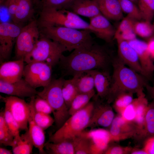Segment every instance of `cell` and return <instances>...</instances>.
Returning a JSON list of instances; mask_svg holds the SVG:
<instances>
[{
    "label": "cell",
    "mask_w": 154,
    "mask_h": 154,
    "mask_svg": "<svg viewBox=\"0 0 154 154\" xmlns=\"http://www.w3.org/2000/svg\"><path fill=\"white\" fill-rule=\"evenodd\" d=\"M105 46L94 43L90 47L74 50L69 55L61 56L59 63L65 75L95 69L107 70L113 58Z\"/></svg>",
    "instance_id": "obj_1"
},
{
    "label": "cell",
    "mask_w": 154,
    "mask_h": 154,
    "mask_svg": "<svg viewBox=\"0 0 154 154\" xmlns=\"http://www.w3.org/2000/svg\"><path fill=\"white\" fill-rule=\"evenodd\" d=\"M111 64L113 72L110 88L106 98L108 103H113L122 93L131 92L137 96L144 93L143 88L148 84L145 77L126 66L117 56L113 58Z\"/></svg>",
    "instance_id": "obj_2"
},
{
    "label": "cell",
    "mask_w": 154,
    "mask_h": 154,
    "mask_svg": "<svg viewBox=\"0 0 154 154\" xmlns=\"http://www.w3.org/2000/svg\"><path fill=\"white\" fill-rule=\"evenodd\" d=\"M40 35L56 41L64 46L67 51L88 47L95 43L87 30H78L74 29L57 26L39 28Z\"/></svg>",
    "instance_id": "obj_3"
},
{
    "label": "cell",
    "mask_w": 154,
    "mask_h": 154,
    "mask_svg": "<svg viewBox=\"0 0 154 154\" xmlns=\"http://www.w3.org/2000/svg\"><path fill=\"white\" fill-rule=\"evenodd\" d=\"M94 105L90 102L84 108L69 117L63 125L49 137L48 141L57 143L71 140L87 128Z\"/></svg>",
    "instance_id": "obj_4"
},
{
    "label": "cell",
    "mask_w": 154,
    "mask_h": 154,
    "mask_svg": "<svg viewBox=\"0 0 154 154\" xmlns=\"http://www.w3.org/2000/svg\"><path fill=\"white\" fill-rule=\"evenodd\" d=\"M37 21L39 28L57 26L77 29L87 30L92 33L94 30L90 23L78 15L66 9H41Z\"/></svg>",
    "instance_id": "obj_5"
},
{
    "label": "cell",
    "mask_w": 154,
    "mask_h": 154,
    "mask_svg": "<svg viewBox=\"0 0 154 154\" xmlns=\"http://www.w3.org/2000/svg\"><path fill=\"white\" fill-rule=\"evenodd\" d=\"M64 79L60 78L52 80L43 90L38 92L37 95L45 99L52 110L54 123L58 129L70 116L62 92Z\"/></svg>",
    "instance_id": "obj_6"
},
{
    "label": "cell",
    "mask_w": 154,
    "mask_h": 154,
    "mask_svg": "<svg viewBox=\"0 0 154 154\" xmlns=\"http://www.w3.org/2000/svg\"><path fill=\"white\" fill-rule=\"evenodd\" d=\"M66 51L63 45L40 35L33 50L25 57L24 60L27 64L40 62L52 67L59 63L63 53Z\"/></svg>",
    "instance_id": "obj_7"
},
{
    "label": "cell",
    "mask_w": 154,
    "mask_h": 154,
    "mask_svg": "<svg viewBox=\"0 0 154 154\" xmlns=\"http://www.w3.org/2000/svg\"><path fill=\"white\" fill-rule=\"evenodd\" d=\"M40 35L37 21L36 20L32 21L22 27L15 42L16 60L24 59L33 50Z\"/></svg>",
    "instance_id": "obj_8"
},
{
    "label": "cell",
    "mask_w": 154,
    "mask_h": 154,
    "mask_svg": "<svg viewBox=\"0 0 154 154\" xmlns=\"http://www.w3.org/2000/svg\"><path fill=\"white\" fill-rule=\"evenodd\" d=\"M52 68L44 62H31L25 66L23 76L27 82L34 88L44 87L52 80Z\"/></svg>",
    "instance_id": "obj_9"
},
{
    "label": "cell",
    "mask_w": 154,
    "mask_h": 154,
    "mask_svg": "<svg viewBox=\"0 0 154 154\" xmlns=\"http://www.w3.org/2000/svg\"><path fill=\"white\" fill-rule=\"evenodd\" d=\"M22 27L14 23H0V62H5L10 57L17 37Z\"/></svg>",
    "instance_id": "obj_10"
},
{
    "label": "cell",
    "mask_w": 154,
    "mask_h": 154,
    "mask_svg": "<svg viewBox=\"0 0 154 154\" xmlns=\"http://www.w3.org/2000/svg\"><path fill=\"white\" fill-rule=\"evenodd\" d=\"M0 99L18 123L20 129L25 131L28 130V122L30 114L29 103L20 98L12 96L5 97L0 96Z\"/></svg>",
    "instance_id": "obj_11"
},
{
    "label": "cell",
    "mask_w": 154,
    "mask_h": 154,
    "mask_svg": "<svg viewBox=\"0 0 154 154\" xmlns=\"http://www.w3.org/2000/svg\"><path fill=\"white\" fill-rule=\"evenodd\" d=\"M108 130L112 141H119L136 137L138 129L135 124L118 114L115 116Z\"/></svg>",
    "instance_id": "obj_12"
},
{
    "label": "cell",
    "mask_w": 154,
    "mask_h": 154,
    "mask_svg": "<svg viewBox=\"0 0 154 154\" xmlns=\"http://www.w3.org/2000/svg\"><path fill=\"white\" fill-rule=\"evenodd\" d=\"M94 108L87 127H109L115 115L110 104L103 102L95 97Z\"/></svg>",
    "instance_id": "obj_13"
},
{
    "label": "cell",
    "mask_w": 154,
    "mask_h": 154,
    "mask_svg": "<svg viewBox=\"0 0 154 154\" xmlns=\"http://www.w3.org/2000/svg\"><path fill=\"white\" fill-rule=\"evenodd\" d=\"M127 42L137 53L143 75L147 80L150 79L154 72V63L148 49L147 42L136 38Z\"/></svg>",
    "instance_id": "obj_14"
},
{
    "label": "cell",
    "mask_w": 154,
    "mask_h": 154,
    "mask_svg": "<svg viewBox=\"0 0 154 154\" xmlns=\"http://www.w3.org/2000/svg\"><path fill=\"white\" fill-rule=\"evenodd\" d=\"M0 92L21 98L36 96L38 91L29 84L24 79L21 78L13 82L0 80Z\"/></svg>",
    "instance_id": "obj_15"
},
{
    "label": "cell",
    "mask_w": 154,
    "mask_h": 154,
    "mask_svg": "<svg viewBox=\"0 0 154 154\" xmlns=\"http://www.w3.org/2000/svg\"><path fill=\"white\" fill-rule=\"evenodd\" d=\"M116 40L118 57L126 66L143 75L138 56L134 49L127 41Z\"/></svg>",
    "instance_id": "obj_16"
},
{
    "label": "cell",
    "mask_w": 154,
    "mask_h": 154,
    "mask_svg": "<svg viewBox=\"0 0 154 154\" xmlns=\"http://www.w3.org/2000/svg\"><path fill=\"white\" fill-rule=\"evenodd\" d=\"M24 59L5 61L1 63L0 80L8 82L19 80L23 76Z\"/></svg>",
    "instance_id": "obj_17"
},
{
    "label": "cell",
    "mask_w": 154,
    "mask_h": 154,
    "mask_svg": "<svg viewBox=\"0 0 154 154\" xmlns=\"http://www.w3.org/2000/svg\"><path fill=\"white\" fill-rule=\"evenodd\" d=\"M90 26L96 32V36L108 43H111L116 31L109 19L102 14L90 18Z\"/></svg>",
    "instance_id": "obj_18"
},
{
    "label": "cell",
    "mask_w": 154,
    "mask_h": 154,
    "mask_svg": "<svg viewBox=\"0 0 154 154\" xmlns=\"http://www.w3.org/2000/svg\"><path fill=\"white\" fill-rule=\"evenodd\" d=\"M86 132L90 141L91 154H104L111 142L108 130L100 129Z\"/></svg>",
    "instance_id": "obj_19"
},
{
    "label": "cell",
    "mask_w": 154,
    "mask_h": 154,
    "mask_svg": "<svg viewBox=\"0 0 154 154\" xmlns=\"http://www.w3.org/2000/svg\"><path fill=\"white\" fill-rule=\"evenodd\" d=\"M89 71L94 78L96 96L101 99L106 98L110 87L112 75L107 70L95 69Z\"/></svg>",
    "instance_id": "obj_20"
},
{
    "label": "cell",
    "mask_w": 154,
    "mask_h": 154,
    "mask_svg": "<svg viewBox=\"0 0 154 154\" xmlns=\"http://www.w3.org/2000/svg\"><path fill=\"white\" fill-rule=\"evenodd\" d=\"M68 9L77 15L90 18L102 14L95 0H74Z\"/></svg>",
    "instance_id": "obj_21"
},
{
    "label": "cell",
    "mask_w": 154,
    "mask_h": 154,
    "mask_svg": "<svg viewBox=\"0 0 154 154\" xmlns=\"http://www.w3.org/2000/svg\"><path fill=\"white\" fill-rule=\"evenodd\" d=\"M29 106L30 114L28 120V130L29 134L33 141L34 146L38 150L39 153L46 154V152L44 149L45 143L44 131L35 121L32 110L30 105Z\"/></svg>",
    "instance_id": "obj_22"
},
{
    "label": "cell",
    "mask_w": 154,
    "mask_h": 154,
    "mask_svg": "<svg viewBox=\"0 0 154 154\" xmlns=\"http://www.w3.org/2000/svg\"><path fill=\"white\" fill-rule=\"evenodd\" d=\"M102 14L108 19L118 21L123 17L118 0H95Z\"/></svg>",
    "instance_id": "obj_23"
},
{
    "label": "cell",
    "mask_w": 154,
    "mask_h": 154,
    "mask_svg": "<svg viewBox=\"0 0 154 154\" xmlns=\"http://www.w3.org/2000/svg\"><path fill=\"white\" fill-rule=\"evenodd\" d=\"M137 96V98H134L131 102L134 108L135 114L133 122L136 125L138 129L137 136L142 128L149 104L144 93Z\"/></svg>",
    "instance_id": "obj_24"
},
{
    "label": "cell",
    "mask_w": 154,
    "mask_h": 154,
    "mask_svg": "<svg viewBox=\"0 0 154 154\" xmlns=\"http://www.w3.org/2000/svg\"><path fill=\"white\" fill-rule=\"evenodd\" d=\"M34 145L28 130L24 134L14 137L12 145L14 154H30L33 153Z\"/></svg>",
    "instance_id": "obj_25"
},
{
    "label": "cell",
    "mask_w": 154,
    "mask_h": 154,
    "mask_svg": "<svg viewBox=\"0 0 154 154\" xmlns=\"http://www.w3.org/2000/svg\"><path fill=\"white\" fill-rule=\"evenodd\" d=\"M33 4L32 0H18V7L13 23L20 25L31 19L34 13Z\"/></svg>",
    "instance_id": "obj_26"
},
{
    "label": "cell",
    "mask_w": 154,
    "mask_h": 154,
    "mask_svg": "<svg viewBox=\"0 0 154 154\" xmlns=\"http://www.w3.org/2000/svg\"><path fill=\"white\" fill-rule=\"evenodd\" d=\"M154 135V100L149 103L142 128L136 137L138 140L145 139Z\"/></svg>",
    "instance_id": "obj_27"
},
{
    "label": "cell",
    "mask_w": 154,
    "mask_h": 154,
    "mask_svg": "<svg viewBox=\"0 0 154 154\" xmlns=\"http://www.w3.org/2000/svg\"><path fill=\"white\" fill-rule=\"evenodd\" d=\"M73 78L79 93H87L95 91L94 78L89 71L77 74Z\"/></svg>",
    "instance_id": "obj_28"
},
{
    "label": "cell",
    "mask_w": 154,
    "mask_h": 154,
    "mask_svg": "<svg viewBox=\"0 0 154 154\" xmlns=\"http://www.w3.org/2000/svg\"><path fill=\"white\" fill-rule=\"evenodd\" d=\"M46 153L50 154H75L71 140H66L57 143L47 141L45 143L44 148Z\"/></svg>",
    "instance_id": "obj_29"
},
{
    "label": "cell",
    "mask_w": 154,
    "mask_h": 154,
    "mask_svg": "<svg viewBox=\"0 0 154 154\" xmlns=\"http://www.w3.org/2000/svg\"><path fill=\"white\" fill-rule=\"evenodd\" d=\"M75 154H91V143L84 131L72 140Z\"/></svg>",
    "instance_id": "obj_30"
},
{
    "label": "cell",
    "mask_w": 154,
    "mask_h": 154,
    "mask_svg": "<svg viewBox=\"0 0 154 154\" xmlns=\"http://www.w3.org/2000/svg\"><path fill=\"white\" fill-rule=\"evenodd\" d=\"M63 96L69 110L73 100L79 93L74 78L65 80L64 79L62 88Z\"/></svg>",
    "instance_id": "obj_31"
},
{
    "label": "cell",
    "mask_w": 154,
    "mask_h": 154,
    "mask_svg": "<svg viewBox=\"0 0 154 154\" xmlns=\"http://www.w3.org/2000/svg\"><path fill=\"white\" fill-rule=\"evenodd\" d=\"M95 94V91L87 93H78L73 100L68 110L70 115L85 107Z\"/></svg>",
    "instance_id": "obj_32"
},
{
    "label": "cell",
    "mask_w": 154,
    "mask_h": 154,
    "mask_svg": "<svg viewBox=\"0 0 154 154\" xmlns=\"http://www.w3.org/2000/svg\"><path fill=\"white\" fill-rule=\"evenodd\" d=\"M33 96L31 98L29 104L32 110L34 120L36 123L44 131L52 125L54 123V118L50 114L36 111L33 105Z\"/></svg>",
    "instance_id": "obj_33"
},
{
    "label": "cell",
    "mask_w": 154,
    "mask_h": 154,
    "mask_svg": "<svg viewBox=\"0 0 154 154\" xmlns=\"http://www.w3.org/2000/svg\"><path fill=\"white\" fill-rule=\"evenodd\" d=\"M133 93L124 92L118 95L113 102V107L115 111L121 115L125 108L134 99Z\"/></svg>",
    "instance_id": "obj_34"
},
{
    "label": "cell",
    "mask_w": 154,
    "mask_h": 154,
    "mask_svg": "<svg viewBox=\"0 0 154 154\" xmlns=\"http://www.w3.org/2000/svg\"><path fill=\"white\" fill-rule=\"evenodd\" d=\"M123 12L132 19L140 21L142 19V15L138 7L129 0H118Z\"/></svg>",
    "instance_id": "obj_35"
},
{
    "label": "cell",
    "mask_w": 154,
    "mask_h": 154,
    "mask_svg": "<svg viewBox=\"0 0 154 154\" xmlns=\"http://www.w3.org/2000/svg\"><path fill=\"white\" fill-rule=\"evenodd\" d=\"M133 29L136 35L148 39L153 35V24L148 21H135Z\"/></svg>",
    "instance_id": "obj_36"
},
{
    "label": "cell",
    "mask_w": 154,
    "mask_h": 154,
    "mask_svg": "<svg viewBox=\"0 0 154 154\" xmlns=\"http://www.w3.org/2000/svg\"><path fill=\"white\" fill-rule=\"evenodd\" d=\"M138 4L142 19L151 22L154 17V0H138Z\"/></svg>",
    "instance_id": "obj_37"
},
{
    "label": "cell",
    "mask_w": 154,
    "mask_h": 154,
    "mask_svg": "<svg viewBox=\"0 0 154 154\" xmlns=\"http://www.w3.org/2000/svg\"><path fill=\"white\" fill-rule=\"evenodd\" d=\"M72 1L71 0H41L39 5L42 9L57 10L68 9Z\"/></svg>",
    "instance_id": "obj_38"
},
{
    "label": "cell",
    "mask_w": 154,
    "mask_h": 154,
    "mask_svg": "<svg viewBox=\"0 0 154 154\" xmlns=\"http://www.w3.org/2000/svg\"><path fill=\"white\" fill-rule=\"evenodd\" d=\"M33 105L35 110L37 112L49 114L52 113V109L48 102L37 95L34 97Z\"/></svg>",
    "instance_id": "obj_39"
},
{
    "label": "cell",
    "mask_w": 154,
    "mask_h": 154,
    "mask_svg": "<svg viewBox=\"0 0 154 154\" xmlns=\"http://www.w3.org/2000/svg\"><path fill=\"white\" fill-rule=\"evenodd\" d=\"M4 116L8 127L14 137L20 135L19 126L8 109L5 106Z\"/></svg>",
    "instance_id": "obj_40"
},
{
    "label": "cell",
    "mask_w": 154,
    "mask_h": 154,
    "mask_svg": "<svg viewBox=\"0 0 154 154\" xmlns=\"http://www.w3.org/2000/svg\"><path fill=\"white\" fill-rule=\"evenodd\" d=\"M135 21L127 16L123 17L116 30L114 38L121 34L134 31Z\"/></svg>",
    "instance_id": "obj_41"
},
{
    "label": "cell",
    "mask_w": 154,
    "mask_h": 154,
    "mask_svg": "<svg viewBox=\"0 0 154 154\" xmlns=\"http://www.w3.org/2000/svg\"><path fill=\"white\" fill-rule=\"evenodd\" d=\"M132 147L130 146H123L119 145H109L106 148L104 154H130Z\"/></svg>",
    "instance_id": "obj_42"
},
{
    "label": "cell",
    "mask_w": 154,
    "mask_h": 154,
    "mask_svg": "<svg viewBox=\"0 0 154 154\" xmlns=\"http://www.w3.org/2000/svg\"><path fill=\"white\" fill-rule=\"evenodd\" d=\"M14 137V136L10 131L0 129V145L11 147Z\"/></svg>",
    "instance_id": "obj_43"
},
{
    "label": "cell",
    "mask_w": 154,
    "mask_h": 154,
    "mask_svg": "<svg viewBox=\"0 0 154 154\" xmlns=\"http://www.w3.org/2000/svg\"><path fill=\"white\" fill-rule=\"evenodd\" d=\"M2 3L7 8L11 19L13 21L18 7V0H4Z\"/></svg>",
    "instance_id": "obj_44"
},
{
    "label": "cell",
    "mask_w": 154,
    "mask_h": 154,
    "mask_svg": "<svg viewBox=\"0 0 154 154\" xmlns=\"http://www.w3.org/2000/svg\"><path fill=\"white\" fill-rule=\"evenodd\" d=\"M142 148L147 154H154V135L145 139Z\"/></svg>",
    "instance_id": "obj_45"
},
{
    "label": "cell",
    "mask_w": 154,
    "mask_h": 154,
    "mask_svg": "<svg viewBox=\"0 0 154 154\" xmlns=\"http://www.w3.org/2000/svg\"><path fill=\"white\" fill-rule=\"evenodd\" d=\"M148 40V49L151 57L154 60V38H150Z\"/></svg>",
    "instance_id": "obj_46"
},
{
    "label": "cell",
    "mask_w": 154,
    "mask_h": 154,
    "mask_svg": "<svg viewBox=\"0 0 154 154\" xmlns=\"http://www.w3.org/2000/svg\"><path fill=\"white\" fill-rule=\"evenodd\" d=\"M145 88L151 98L154 100V86H151L147 84Z\"/></svg>",
    "instance_id": "obj_47"
},
{
    "label": "cell",
    "mask_w": 154,
    "mask_h": 154,
    "mask_svg": "<svg viewBox=\"0 0 154 154\" xmlns=\"http://www.w3.org/2000/svg\"><path fill=\"white\" fill-rule=\"evenodd\" d=\"M131 154H147L143 148L140 149L137 148H133L130 153Z\"/></svg>",
    "instance_id": "obj_48"
},
{
    "label": "cell",
    "mask_w": 154,
    "mask_h": 154,
    "mask_svg": "<svg viewBox=\"0 0 154 154\" xmlns=\"http://www.w3.org/2000/svg\"><path fill=\"white\" fill-rule=\"evenodd\" d=\"M0 154H13L12 151L8 149L2 147H0Z\"/></svg>",
    "instance_id": "obj_49"
},
{
    "label": "cell",
    "mask_w": 154,
    "mask_h": 154,
    "mask_svg": "<svg viewBox=\"0 0 154 154\" xmlns=\"http://www.w3.org/2000/svg\"><path fill=\"white\" fill-rule=\"evenodd\" d=\"M32 1L34 4L39 5L40 1V0H32Z\"/></svg>",
    "instance_id": "obj_50"
},
{
    "label": "cell",
    "mask_w": 154,
    "mask_h": 154,
    "mask_svg": "<svg viewBox=\"0 0 154 154\" xmlns=\"http://www.w3.org/2000/svg\"><path fill=\"white\" fill-rule=\"evenodd\" d=\"M153 35H152V37L150 38H154V21H153Z\"/></svg>",
    "instance_id": "obj_51"
},
{
    "label": "cell",
    "mask_w": 154,
    "mask_h": 154,
    "mask_svg": "<svg viewBox=\"0 0 154 154\" xmlns=\"http://www.w3.org/2000/svg\"><path fill=\"white\" fill-rule=\"evenodd\" d=\"M134 3H138V0H129Z\"/></svg>",
    "instance_id": "obj_52"
},
{
    "label": "cell",
    "mask_w": 154,
    "mask_h": 154,
    "mask_svg": "<svg viewBox=\"0 0 154 154\" xmlns=\"http://www.w3.org/2000/svg\"><path fill=\"white\" fill-rule=\"evenodd\" d=\"M4 1V0H0V4L2 3Z\"/></svg>",
    "instance_id": "obj_53"
},
{
    "label": "cell",
    "mask_w": 154,
    "mask_h": 154,
    "mask_svg": "<svg viewBox=\"0 0 154 154\" xmlns=\"http://www.w3.org/2000/svg\"><path fill=\"white\" fill-rule=\"evenodd\" d=\"M71 0L72 1V2L73 1H74V0Z\"/></svg>",
    "instance_id": "obj_54"
}]
</instances>
